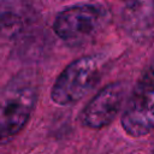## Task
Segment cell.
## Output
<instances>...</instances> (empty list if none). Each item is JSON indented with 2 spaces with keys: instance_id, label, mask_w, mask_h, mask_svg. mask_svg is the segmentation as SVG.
Returning <instances> with one entry per match:
<instances>
[{
  "instance_id": "cell-3",
  "label": "cell",
  "mask_w": 154,
  "mask_h": 154,
  "mask_svg": "<svg viewBox=\"0 0 154 154\" xmlns=\"http://www.w3.org/2000/svg\"><path fill=\"white\" fill-rule=\"evenodd\" d=\"M100 64L94 57H82L69 64L55 79L52 100L58 105H71L81 100L99 81Z\"/></svg>"
},
{
  "instance_id": "cell-5",
  "label": "cell",
  "mask_w": 154,
  "mask_h": 154,
  "mask_svg": "<svg viewBox=\"0 0 154 154\" xmlns=\"http://www.w3.org/2000/svg\"><path fill=\"white\" fill-rule=\"evenodd\" d=\"M125 99V87L114 82L102 88L84 107L81 114L82 124L89 129H101L113 122Z\"/></svg>"
},
{
  "instance_id": "cell-4",
  "label": "cell",
  "mask_w": 154,
  "mask_h": 154,
  "mask_svg": "<svg viewBox=\"0 0 154 154\" xmlns=\"http://www.w3.org/2000/svg\"><path fill=\"white\" fill-rule=\"evenodd\" d=\"M105 20L106 13L102 7L79 4L63 10L57 16L53 29L65 41H79L94 35Z\"/></svg>"
},
{
  "instance_id": "cell-2",
  "label": "cell",
  "mask_w": 154,
  "mask_h": 154,
  "mask_svg": "<svg viewBox=\"0 0 154 154\" xmlns=\"http://www.w3.org/2000/svg\"><path fill=\"white\" fill-rule=\"evenodd\" d=\"M122 126L132 137L154 131V61L134 87L122 116Z\"/></svg>"
},
{
  "instance_id": "cell-1",
  "label": "cell",
  "mask_w": 154,
  "mask_h": 154,
  "mask_svg": "<svg viewBox=\"0 0 154 154\" xmlns=\"http://www.w3.org/2000/svg\"><path fill=\"white\" fill-rule=\"evenodd\" d=\"M37 101V87L28 75L14 77L0 93V144L26 125Z\"/></svg>"
},
{
  "instance_id": "cell-6",
  "label": "cell",
  "mask_w": 154,
  "mask_h": 154,
  "mask_svg": "<svg viewBox=\"0 0 154 154\" xmlns=\"http://www.w3.org/2000/svg\"><path fill=\"white\" fill-rule=\"evenodd\" d=\"M24 28V17L19 8L0 5V35L14 36Z\"/></svg>"
}]
</instances>
